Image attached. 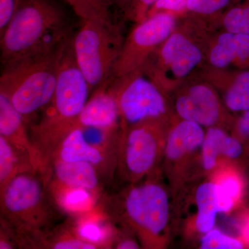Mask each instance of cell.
Returning <instances> with one entry per match:
<instances>
[{"mask_svg": "<svg viewBox=\"0 0 249 249\" xmlns=\"http://www.w3.org/2000/svg\"><path fill=\"white\" fill-rule=\"evenodd\" d=\"M120 6L124 18L135 24L146 19L152 6L158 0H112Z\"/></svg>", "mask_w": 249, "mask_h": 249, "instance_id": "cell-26", "label": "cell"}, {"mask_svg": "<svg viewBox=\"0 0 249 249\" xmlns=\"http://www.w3.org/2000/svg\"><path fill=\"white\" fill-rule=\"evenodd\" d=\"M230 163L245 169L249 152L241 141L220 127L206 128L191 181L209 178L219 165Z\"/></svg>", "mask_w": 249, "mask_h": 249, "instance_id": "cell-13", "label": "cell"}, {"mask_svg": "<svg viewBox=\"0 0 249 249\" xmlns=\"http://www.w3.org/2000/svg\"><path fill=\"white\" fill-rule=\"evenodd\" d=\"M178 18L174 14H158L136 24L124 40L111 78L142 69L151 54L175 30Z\"/></svg>", "mask_w": 249, "mask_h": 249, "instance_id": "cell-11", "label": "cell"}, {"mask_svg": "<svg viewBox=\"0 0 249 249\" xmlns=\"http://www.w3.org/2000/svg\"><path fill=\"white\" fill-rule=\"evenodd\" d=\"M108 80L104 85L95 89L78 117L82 127H97L113 129L120 127V115L117 103L108 89Z\"/></svg>", "mask_w": 249, "mask_h": 249, "instance_id": "cell-17", "label": "cell"}, {"mask_svg": "<svg viewBox=\"0 0 249 249\" xmlns=\"http://www.w3.org/2000/svg\"><path fill=\"white\" fill-rule=\"evenodd\" d=\"M72 36L60 47L55 92L40 122V124L65 131H71L79 126L78 117L88 102L91 91L88 80L77 64Z\"/></svg>", "mask_w": 249, "mask_h": 249, "instance_id": "cell-8", "label": "cell"}, {"mask_svg": "<svg viewBox=\"0 0 249 249\" xmlns=\"http://www.w3.org/2000/svg\"><path fill=\"white\" fill-rule=\"evenodd\" d=\"M65 1L71 6L77 16H79L81 19L110 18L109 12H106L98 9L89 0H65Z\"/></svg>", "mask_w": 249, "mask_h": 249, "instance_id": "cell-29", "label": "cell"}, {"mask_svg": "<svg viewBox=\"0 0 249 249\" xmlns=\"http://www.w3.org/2000/svg\"><path fill=\"white\" fill-rule=\"evenodd\" d=\"M240 0H188L184 16L190 14L198 18H219L229 8Z\"/></svg>", "mask_w": 249, "mask_h": 249, "instance_id": "cell-24", "label": "cell"}, {"mask_svg": "<svg viewBox=\"0 0 249 249\" xmlns=\"http://www.w3.org/2000/svg\"><path fill=\"white\" fill-rule=\"evenodd\" d=\"M124 40L119 26L110 18L81 19L72 36L77 64L91 90L102 86L112 76Z\"/></svg>", "mask_w": 249, "mask_h": 249, "instance_id": "cell-5", "label": "cell"}, {"mask_svg": "<svg viewBox=\"0 0 249 249\" xmlns=\"http://www.w3.org/2000/svg\"><path fill=\"white\" fill-rule=\"evenodd\" d=\"M205 132L202 126L174 116L161 163L173 200L191 179Z\"/></svg>", "mask_w": 249, "mask_h": 249, "instance_id": "cell-9", "label": "cell"}, {"mask_svg": "<svg viewBox=\"0 0 249 249\" xmlns=\"http://www.w3.org/2000/svg\"><path fill=\"white\" fill-rule=\"evenodd\" d=\"M62 43L55 48L2 67L0 93L9 98L26 124L30 122L39 111H45L53 99L58 55Z\"/></svg>", "mask_w": 249, "mask_h": 249, "instance_id": "cell-3", "label": "cell"}, {"mask_svg": "<svg viewBox=\"0 0 249 249\" xmlns=\"http://www.w3.org/2000/svg\"><path fill=\"white\" fill-rule=\"evenodd\" d=\"M173 119H152L127 127L121 125L118 165L125 181L131 184L140 182L160 169Z\"/></svg>", "mask_w": 249, "mask_h": 249, "instance_id": "cell-6", "label": "cell"}, {"mask_svg": "<svg viewBox=\"0 0 249 249\" xmlns=\"http://www.w3.org/2000/svg\"><path fill=\"white\" fill-rule=\"evenodd\" d=\"M202 179V178H201ZM187 183L180 192L191 199L195 213L186 221V236L197 235L201 238L213 229L217 214L221 213L220 198L216 183L209 178Z\"/></svg>", "mask_w": 249, "mask_h": 249, "instance_id": "cell-14", "label": "cell"}, {"mask_svg": "<svg viewBox=\"0 0 249 249\" xmlns=\"http://www.w3.org/2000/svg\"><path fill=\"white\" fill-rule=\"evenodd\" d=\"M0 249H14L12 245L10 243L9 241H6L5 240H2L1 239V241H0Z\"/></svg>", "mask_w": 249, "mask_h": 249, "instance_id": "cell-37", "label": "cell"}, {"mask_svg": "<svg viewBox=\"0 0 249 249\" xmlns=\"http://www.w3.org/2000/svg\"><path fill=\"white\" fill-rule=\"evenodd\" d=\"M160 171L146 181L132 183L118 196L115 218L137 235L145 249H165L171 236L173 201Z\"/></svg>", "mask_w": 249, "mask_h": 249, "instance_id": "cell-2", "label": "cell"}, {"mask_svg": "<svg viewBox=\"0 0 249 249\" xmlns=\"http://www.w3.org/2000/svg\"><path fill=\"white\" fill-rule=\"evenodd\" d=\"M142 245L140 242H137L131 237H124L116 242L115 249H140Z\"/></svg>", "mask_w": 249, "mask_h": 249, "instance_id": "cell-34", "label": "cell"}, {"mask_svg": "<svg viewBox=\"0 0 249 249\" xmlns=\"http://www.w3.org/2000/svg\"><path fill=\"white\" fill-rule=\"evenodd\" d=\"M67 189L60 197V202L65 209L72 211H80L91 204V196L89 190L85 188Z\"/></svg>", "mask_w": 249, "mask_h": 249, "instance_id": "cell-27", "label": "cell"}, {"mask_svg": "<svg viewBox=\"0 0 249 249\" xmlns=\"http://www.w3.org/2000/svg\"><path fill=\"white\" fill-rule=\"evenodd\" d=\"M26 122L9 98L0 93V136L4 137L16 148L30 157L36 164L34 146L27 135Z\"/></svg>", "mask_w": 249, "mask_h": 249, "instance_id": "cell-18", "label": "cell"}, {"mask_svg": "<svg viewBox=\"0 0 249 249\" xmlns=\"http://www.w3.org/2000/svg\"><path fill=\"white\" fill-rule=\"evenodd\" d=\"M89 1L98 9L109 12V1L111 0H89Z\"/></svg>", "mask_w": 249, "mask_h": 249, "instance_id": "cell-36", "label": "cell"}, {"mask_svg": "<svg viewBox=\"0 0 249 249\" xmlns=\"http://www.w3.org/2000/svg\"><path fill=\"white\" fill-rule=\"evenodd\" d=\"M71 35L66 15L53 0H22L1 35V65L55 48Z\"/></svg>", "mask_w": 249, "mask_h": 249, "instance_id": "cell-1", "label": "cell"}, {"mask_svg": "<svg viewBox=\"0 0 249 249\" xmlns=\"http://www.w3.org/2000/svg\"><path fill=\"white\" fill-rule=\"evenodd\" d=\"M3 212L22 228L40 227L45 213L42 182L29 172L18 174L1 193Z\"/></svg>", "mask_w": 249, "mask_h": 249, "instance_id": "cell-12", "label": "cell"}, {"mask_svg": "<svg viewBox=\"0 0 249 249\" xmlns=\"http://www.w3.org/2000/svg\"><path fill=\"white\" fill-rule=\"evenodd\" d=\"M188 0H158L147 14V18L158 14H170L183 17Z\"/></svg>", "mask_w": 249, "mask_h": 249, "instance_id": "cell-28", "label": "cell"}, {"mask_svg": "<svg viewBox=\"0 0 249 249\" xmlns=\"http://www.w3.org/2000/svg\"><path fill=\"white\" fill-rule=\"evenodd\" d=\"M230 133L241 141L249 152V109L235 116Z\"/></svg>", "mask_w": 249, "mask_h": 249, "instance_id": "cell-30", "label": "cell"}, {"mask_svg": "<svg viewBox=\"0 0 249 249\" xmlns=\"http://www.w3.org/2000/svg\"><path fill=\"white\" fill-rule=\"evenodd\" d=\"M224 31L249 35V0H240L219 16Z\"/></svg>", "mask_w": 249, "mask_h": 249, "instance_id": "cell-23", "label": "cell"}, {"mask_svg": "<svg viewBox=\"0 0 249 249\" xmlns=\"http://www.w3.org/2000/svg\"><path fill=\"white\" fill-rule=\"evenodd\" d=\"M108 89L117 103L121 126L174 118L168 94L142 69L109 78Z\"/></svg>", "mask_w": 249, "mask_h": 249, "instance_id": "cell-7", "label": "cell"}, {"mask_svg": "<svg viewBox=\"0 0 249 249\" xmlns=\"http://www.w3.org/2000/svg\"><path fill=\"white\" fill-rule=\"evenodd\" d=\"M207 178L217 186L221 213H229L242 202L246 189L243 168L223 163Z\"/></svg>", "mask_w": 249, "mask_h": 249, "instance_id": "cell-19", "label": "cell"}, {"mask_svg": "<svg viewBox=\"0 0 249 249\" xmlns=\"http://www.w3.org/2000/svg\"><path fill=\"white\" fill-rule=\"evenodd\" d=\"M208 67L218 70L249 69V35L224 31L210 37L206 52Z\"/></svg>", "mask_w": 249, "mask_h": 249, "instance_id": "cell-15", "label": "cell"}, {"mask_svg": "<svg viewBox=\"0 0 249 249\" xmlns=\"http://www.w3.org/2000/svg\"><path fill=\"white\" fill-rule=\"evenodd\" d=\"M22 0H0V34H2L18 11Z\"/></svg>", "mask_w": 249, "mask_h": 249, "instance_id": "cell-31", "label": "cell"}, {"mask_svg": "<svg viewBox=\"0 0 249 249\" xmlns=\"http://www.w3.org/2000/svg\"><path fill=\"white\" fill-rule=\"evenodd\" d=\"M53 172L57 180L67 188L96 189L99 184L96 166L87 161L67 162L53 160Z\"/></svg>", "mask_w": 249, "mask_h": 249, "instance_id": "cell-21", "label": "cell"}, {"mask_svg": "<svg viewBox=\"0 0 249 249\" xmlns=\"http://www.w3.org/2000/svg\"><path fill=\"white\" fill-rule=\"evenodd\" d=\"M170 101L177 119L191 121L205 128L220 127L230 131L235 116L224 106L217 89L204 78L185 82L173 91Z\"/></svg>", "mask_w": 249, "mask_h": 249, "instance_id": "cell-10", "label": "cell"}, {"mask_svg": "<svg viewBox=\"0 0 249 249\" xmlns=\"http://www.w3.org/2000/svg\"><path fill=\"white\" fill-rule=\"evenodd\" d=\"M104 152L90 145L83 134V127H75L62 139L55 149L53 160L67 162L87 161L95 166L105 161Z\"/></svg>", "mask_w": 249, "mask_h": 249, "instance_id": "cell-20", "label": "cell"}, {"mask_svg": "<svg viewBox=\"0 0 249 249\" xmlns=\"http://www.w3.org/2000/svg\"><path fill=\"white\" fill-rule=\"evenodd\" d=\"M97 247L96 244L82 238L64 239L52 245V248L55 249H93L97 248Z\"/></svg>", "mask_w": 249, "mask_h": 249, "instance_id": "cell-33", "label": "cell"}, {"mask_svg": "<svg viewBox=\"0 0 249 249\" xmlns=\"http://www.w3.org/2000/svg\"><path fill=\"white\" fill-rule=\"evenodd\" d=\"M240 232V238L247 244L249 248V212L247 213L244 219H242Z\"/></svg>", "mask_w": 249, "mask_h": 249, "instance_id": "cell-35", "label": "cell"}, {"mask_svg": "<svg viewBox=\"0 0 249 249\" xmlns=\"http://www.w3.org/2000/svg\"><path fill=\"white\" fill-rule=\"evenodd\" d=\"M201 249H241L249 248L240 237L235 238L224 233L219 229H211L199 240Z\"/></svg>", "mask_w": 249, "mask_h": 249, "instance_id": "cell-25", "label": "cell"}, {"mask_svg": "<svg viewBox=\"0 0 249 249\" xmlns=\"http://www.w3.org/2000/svg\"><path fill=\"white\" fill-rule=\"evenodd\" d=\"M197 24L192 20L178 24L142 68L167 94L183 84L206 62L210 37Z\"/></svg>", "mask_w": 249, "mask_h": 249, "instance_id": "cell-4", "label": "cell"}, {"mask_svg": "<svg viewBox=\"0 0 249 249\" xmlns=\"http://www.w3.org/2000/svg\"><path fill=\"white\" fill-rule=\"evenodd\" d=\"M22 154L24 153L16 148L4 137L0 136V186H1V193L4 191L10 181L16 175L23 173L19 170L21 168L20 165H19V155Z\"/></svg>", "mask_w": 249, "mask_h": 249, "instance_id": "cell-22", "label": "cell"}, {"mask_svg": "<svg viewBox=\"0 0 249 249\" xmlns=\"http://www.w3.org/2000/svg\"><path fill=\"white\" fill-rule=\"evenodd\" d=\"M78 233L80 238L94 244L101 242L105 237V231L103 228L100 227L97 223L93 222H85L81 224L78 229Z\"/></svg>", "mask_w": 249, "mask_h": 249, "instance_id": "cell-32", "label": "cell"}, {"mask_svg": "<svg viewBox=\"0 0 249 249\" xmlns=\"http://www.w3.org/2000/svg\"><path fill=\"white\" fill-rule=\"evenodd\" d=\"M203 78L217 89L224 106L237 116L249 109V69L218 70L208 67Z\"/></svg>", "mask_w": 249, "mask_h": 249, "instance_id": "cell-16", "label": "cell"}]
</instances>
